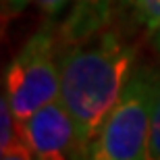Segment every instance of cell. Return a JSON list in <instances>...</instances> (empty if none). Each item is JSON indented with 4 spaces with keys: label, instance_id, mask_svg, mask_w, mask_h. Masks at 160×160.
I'll return each instance as SVG.
<instances>
[{
    "label": "cell",
    "instance_id": "cell-4",
    "mask_svg": "<svg viewBox=\"0 0 160 160\" xmlns=\"http://www.w3.org/2000/svg\"><path fill=\"white\" fill-rule=\"evenodd\" d=\"M23 131L33 156L42 160L85 158L77 127L60 98L42 106L23 121Z\"/></svg>",
    "mask_w": 160,
    "mask_h": 160
},
{
    "label": "cell",
    "instance_id": "cell-3",
    "mask_svg": "<svg viewBox=\"0 0 160 160\" xmlns=\"http://www.w3.org/2000/svg\"><path fill=\"white\" fill-rule=\"evenodd\" d=\"M60 67L52 23H44L23 44L4 71V96L19 121L58 98Z\"/></svg>",
    "mask_w": 160,
    "mask_h": 160
},
{
    "label": "cell",
    "instance_id": "cell-6",
    "mask_svg": "<svg viewBox=\"0 0 160 160\" xmlns=\"http://www.w3.org/2000/svg\"><path fill=\"white\" fill-rule=\"evenodd\" d=\"M0 156L4 160H29L36 158L23 131V121L12 112L8 98H0Z\"/></svg>",
    "mask_w": 160,
    "mask_h": 160
},
{
    "label": "cell",
    "instance_id": "cell-9",
    "mask_svg": "<svg viewBox=\"0 0 160 160\" xmlns=\"http://www.w3.org/2000/svg\"><path fill=\"white\" fill-rule=\"evenodd\" d=\"M4 2H6V6H8V11L19 12V11H23V8L29 4L31 0H4Z\"/></svg>",
    "mask_w": 160,
    "mask_h": 160
},
{
    "label": "cell",
    "instance_id": "cell-8",
    "mask_svg": "<svg viewBox=\"0 0 160 160\" xmlns=\"http://www.w3.org/2000/svg\"><path fill=\"white\" fill-rule=\"evenodd\" d=\"M148 160H160V69H158V77H156V96H154V108H152Z\"/></svg>",
    "mask_w": 160,
    "mask_h": 160
},
{
    "label": "cell",
    "instance_id": "cell-2",
    "mask_svg": "<svg viewBox=\"0 0 160 160\" xmlns=\"http://www.w3.org/2000/svg\"><path fill=\"white\" fill-rule=\"evenodd\" d=\"M158 69L135 67L119 100L88 148L94 160H148Z\"/></svg>",
    "mask_w": 160,
    "mask_h": 160
},
{
    "label": "cell",
    "instance_id": "cell-7",
    "mask_svg": "<svg viewBox=\"0 0 160 160\" xmlns=\"http://www.w3.org/2000/svg\"><path fill=\"white\" fill-rule=\"evenodd\" d=\"M129 11L148 33L160 29V0H127Z\"/></svg>",
    "mask_w": 160,
    "mask_h": 160
},
{
    "label": "cell",
    "instance_id": "cell-10",
    "mask_svg": "<svg viewBox=\"0 0 160 160\" xmlns=\"http://www.w3.org/2000/svg\"><path fill=\"white\" fill-rule=\"evenodd\" d=\"M150 38H152V46H154V50L160 54V29H156L154 33H150Z\"/></svg>",
    "mask_w": 160,
    "mask_h": 160
},
{
    "label": "cell",
    "instance_id": "cell-1",
    "mask_svg": "<svg viewBox=\"0 0 160 160\" xmlns=\"http://www.w3.org/2000/svg\"><path fill=\"white\" fill-rule=\"evenodd\" d=\"M58 98L77 127L88 158L89 143L108 119L135 69V48L117 31H96L58 58Z\"/></svg>",
    "mask_w": 160,
    "mask_h": 160
},
{
    "label": "cell",
    "instance_id": "cell-5",
    "mask_svg": "<svg viewBox=\"0 0 160 160\" xmlns=\"http://www.w3.org/2000/svg\"><path fill=\"white\" fill-rule=\"evenodd\" d=\"M50 21L60 25L62 36L79 42L100 31L108 19L110 0H33Z\"/></svg>",
    "mask_w": 160,
    "mask_h": 160
}]
</instances>
